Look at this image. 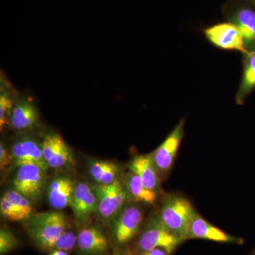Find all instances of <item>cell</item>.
I'll list each match as a JSON object with an SVG mask.
<instances>
[{
  "mask_svg": "<svg viewBox=\"0 0 255 255\" xmlns=\"http://www.w3.org/2000/svg\"><path fill=\"white\" fill-rule=\"evenodd\" d=\"M196 213L189 199L171 193L164 196L159 216L169 232L184 241L188 240L189 226Z\"/></svg>",
  "mask_w": 255,
  "mask_h": 255,
  "instance_id": "6da1fadb",
  "label": "cell"
},
{
  "mask_svg": "<svg viewBox=\"0 0 255 255\" xmlns=\"http://www.w3.org/2000/svg\"><path fill=\"white\" fill-rule=\"evenodd\" d=\"M66 216L60 211L32 214L26 221L27 232L37 246L50 251L52 243L68 229Z\"/></svg>",
  "mask_w": 255,
  "mask_h": 255,
  "instance_id": "7a4b0ae2",
  "label": "cell"
},
{
  "mask_svg": "<svg viewBox=\"0 0 255 255\" xmlns=\"http://www.w3.org/2000/svg\"><path fill=\"white\" fill-rule=\"evenodd\" d=\"M182 242L166 228L158 212L150 215L146 221L137 240V246L141 253L162 248L170 255Z\"/></svg>",
  "mask_w": 255,
  "mask_h": 255,
  "instance_id": "3957f363",
  "label": "cell"
},
{
  "mask_svg": "<svg viewBox=\"0 0 255 255\" xmlns=\"http://www.w3.org/2000/svg\"><path fill=\"white\" fill-rule=\"evenodd\" d=\"M223 16L226 21L240 30L246 52L255 50V9L243 0H228L223 4Z\"/></svg>",
  "mask_w": 255,
  "mask_h": 255,
  "instance_id": "277c9868",
  "label": "cell"
},
{
  "mask_svg": "<svg viewBox=\"0 0 255 255\" xmlns=\"http://www.w3.org/2000/svg\"><path fill=\"white\" fill-rule=\"evenodd\" d=\"M92 188L97 196V213L107 222H110L130 201L123 182L119 179L112 184H97Z\"/></svg>",
  "mask_w": 255,
  "mask_h": 255,
  "instance_id": "5b68a950",
  "label": "cell"
},
{
  "mask_svg": "<svg viewBox=\"0 0 255 255\" xmlns=\"http://www.w3.org/2000/svg\"><path fill=\"white\" fill-rule=\"evenodd\" d=\"M184 125L185 121L182 119L161 145L150 154L161 181L167 179L170 173L184 136Z\"/></svg>",
  "mask_w": 255,
  "mask_h": 255,
  "instance_id": "8992f818",
  "label": "cell"
},
{
  "mask_svg": "<svg viewBox=\"0 0 255 255\" xmlns=\"http://www.w3.org/2000/svg\"><path fill=\"white\" fill-rule=\"evenodd\" d=\"M143 220L141 208L135 204H127L110 221L112 236L118 245L131 241L138 233Z\"/></svg>",
  "mask_w": 255,
  "mask_h": 255,
  "instance_id": "52a82bcc",
  "label": "cell"
},
{
  "mask_svg": "<svg viewBox=\"0 0 255 255\" xmlns=\"http://www.w3.org/2000/svg\"><path fill=\"white\" fill-rule=\"evenodd\" d=\"M46 172L35 164L18 167L13 179V189L33 202L39 200L46 185Z\"/></svg>",
  "mask_w": 255,
  "mask_h": 255,
  "instance_id": "ba28073f",
  "label": "cell"
},
{
  "mask_svg": "<svg viewBox=\"0 0 255 255\" xmlns=\"http://www.w3.org/2000/svg\"><path fill=\"white\" fill-rule=\"evenodd\" d=\"M203 32L207 41L219 49L247 53L243 35L233 23H216L204 28Z\"/></svg>",
  "mask_w": 255,
  "mask_h": 255,
  "instance_id": "9c48e42d",
  "label": "cell"
},
{
  "mask_svg": "<svg viewBox=\"0 0 255 255\" xmlns=\"http://www.w3.org/2000/svg\"><path fill=\"white\" fill-rule=\"evenodd\" d=\"M43 158L50 168H62L75 163L73 153L59 134L50 132L41 143Z\"/></svg>",
  "mask_w": 255,
  "mask_h": 255,
  "instance_id": "30bf717a",
  "label": "cell"
},
{
  "mask_svg": "<svg viewBox=\"0 0 255 255\" xmlns=\"http://www.w3.org/2000/svg\"><path fill=\"white\" fill-rule=\"evenodd\" d=\"M70 206L77 221L82 226L87 225L98 210L97 196L92 188L85 182L76 184Z\"/></svg>",
  "mask_w": 255,
  "mask_h": 255,
  "instance_id": "8fae6325",
  "label": "cell"
},
{
  "mask_svg": "<svg viewBox=\"0 0 255 255\" xmlns=\"http://www.w3.org/2000/svg\"><path fill=\"white\" fill-rule=\"evenodd\" d=\"M13 164L21 167L26 164H35L44 170L49 167L43 158L41 144L31 137H22L13 144L11 149Z\"/></svg>",
  "mask_w": 255,
  "mask_h": 255,
  "instance_id": "7c38bea8",
  "label": "cell"
},
{
  "mask_svg": "<svg viewBox=\"0 0 255 255\" xmlns=\"http://www.w3.org/2000/svg\"><path fill=\"white\" fill-rule=\"evenodd\" d=\"M32 201L14 189L4 193L0 201L1 216L11 221H26L32 215Z\"/></svg>",
  "mask_w": 255,
  "mask_h": 255,
  "instance_id": "4fadbf2b",
  "label": "cell"
},
{
  "mask_svg": "<svg viewBox=\"0 0 255 255\" xmlns=\"http://www.w3.org/2000/svg\"><path fill=\"white\" fill-rule=\"evenodd\" d=\"M188 239H202L238 245L244 243L242 238L228 234L220 228L213 226L198 213L193 218L189 226Z\"/></svg>",
  "mask_w": 255,
  "mask_h": 255,
  "instance_id": "5bb4252c",
  "label": "cell"
},
{
  "mask_svg": "<svg viewBox=\"0 0 255 255\" xmlns=\"http://www.w3.org/2000/svg\"><path fill=\"white\" fill-rule=\"evenodd\" d=\"M129 169L138 176L146 187L159 194L162 191L161 181L150 154L137 155L129 164Z\"/></svg>",
  "mask_w": 255,
  "mask_h": 255,
  "instance_id": "9a60e30c",
  "label": "cell"
},
{
  "mask_svg": "<svg viewBox=\"0 0 255 255\" xmlns=\"http://www.w3.org/2000/svg\"><path fill=\"white\" fill-rule=\"evenodd\" d=\"M75 187L73 180L68 177H57L52 180L47 189L50 206L58 211L70 206Z\"/></svg>",
  "mask_w": 255,
  "mask_h": 255,
  "instance_id": "2e32d148",
  "label": "cell"
},
{
  "mask_svg": "<svg viewBox=\"0 0 255 255\" xmlns=\"http://www.w3.org/2000/svg\"><path fill=\"white\" fill-rule=\"evenodd\" d=\"M255 90V50L243 54V73L236 95V102L244 105L246 99Z\"/></svg>",
  "mask_w": 255,
  "mask_h": 255,
  "instance_id": "e0dca14e",
  "label": "cell"
},
{
  "mask_svg": "<svg viewBox=\"0 0 255 255\" xmlns=\"http://www.w3.org/2000/svg\"><path fill=\"white\" fill-rule=\"evenodd\" d=\"M38 120V112L33 103L30 101L21 100L13 107L9 125L15 130H26L34 127Z\"/></svg>",
  "mask_w": 255,
  "mask_h": 255,
  "instance_id": "ac0fdd59",
  "label": "cell"
},
{
  "mask_svg": "<svg viewBox=\"0 0 255 255\" xmlns=\"http://www.w3.org/2000/svg\"><path fill=\"white\" fill-rule=\"evenodd\" d=\"M78 246L84 254H100L108 249V241L99 228H86L79 233Z\"/></svg>",
  "mask_w": 255,
  "mask_h": 255,
  "instance_id": "d6986e66",
  "label": "cell"
},
{
  "mask_svg": "<svg viewBox=\"0 0 255 255\" xmlns=\"http://www.w3.org/2000/svg\"><path fill=\"white\" fill-rule=\"evenodd\" d=\"M123 184L129 199L132 202L154 204L157 201L158 194L147 189L140 178L131 171L124 176Z\"/></svg>",
  "mask_w": 255,
  "mask_h": 255,
  "instance_id": "ffe728a7",
  "label": "cell"
},
{
  "mask_svg": "<svg viewBox=\"0 0 255 255\" xmlns=\"http://www.w3.org/2000/svg\"><path fill=\"white\" fill-rule=\"evenodd\" d=\"M119 172L118 166L108 161H93L90 165V173L97 184H112L118 179Z\"/></svg>",
  "mask_w": 255,
  "mask_h": 255,
  "instance_id": "44dd1931",
  "label": "cell"
},
{
  "mask_svg": "<svg viewBox=\"0 0 255 255\" xmlns=\"http://www.w3.org/2000/svg\"><path fill=\"white\" fill-rule=\"evenodd\" d=\"M78 244V236L72 231H65L50 246V251H70Z\"/></svg>",
  "mask_w": 255,
  "mask_h": 255,
  "instance_id": "7402d4cb",
  "label": "cell"
},
{
  "mask_svg": "<svg viewBox=\"0 0 255 255\" xmlns=\"http://www.w3.org/2000/svg\"><path fill=\"white\" fill-rule=\"evenodd\" d=\"M13 101L9 94L4 92L0 96V130L2 131L5 126L9 125V117L14 107Z\"/></svg>",
  "mask_w": 255,
  "mask_h": 255,
  "instance_id": "603a6c76",
  "label": "cell"
},
{
  "mask_svg": "<svg viewBox=\"0 0 255 255\" xmlns=\"http://www.w3.org/2000/svg\"><path fill=\"white\" fill-rule=\"evenodd\" d=\"M18 246L17 238L9 230L1 229L0 231V254L4 255L14 251Z\"/></svg>",
  "mask_w": 255,
  "mask_h": 255,
  "instance_id": "cb8c5ba5",
  "label": "cell"
},
{
  "mask_svg": "<svg viewBox=\"0 0 255 255\" xmlns=\"http://www.w3.org/2000/svg\"><path fill=\"white\" fill-rule=\"evenodd\" d=\"M13 157L11 151H9L2 141L0 143V169L4 171L6 167L12 164Z\"/></svg>",
  "mask_w": 255,
  "mask_h": 255,
  "instance_id": "d4e9b609",
  "label": "cell"
},
{
  "mask_svg": "<svg viewBox=\"0 0 255 255\" xmlns=\"http://www.w3.org/2000/svg\"><path fill=\"white\" fill-rule=\"evenodd\" d=\"M140 255H169V254L162 248H156L152 251L142 252Z\"/></svg>",
  "mask_w": 255,
  "mask_h": 255,
  "instance_id": "484cf974",
  "label": "cell"
},
{
  "mask_svg": "<svg viewBox=\"0 0 255 255\" xmlns=\"http://www.w3.org/2000/svg\"><path fill=\"white\" fill-rule=\"evenodd\" d=\"M113 255H133L128 250L117 249L114 251Z\"/></svg>",
  "mask_w": 255,
  "mask_h": 255,
  "instance_id": "4316f807",
  "label": "cell"
},
{
  "mask_svg": "<svg viewBox=\"0 0 255 255\" xmlns=\"http://www.w3.org/2000/svg\"><path fill=\"white\" fill-rule=\"evenodd\" d=\"M48 255H68L67 252L63 251H53Z\"/></svg>",
  "mask_w": 255,
  "mask_h": 255,
  "instance_id": "83f0119b",
  "label": "cell"
},
{
  "mask_svg": "<svg viewBox=\"0 0 255 255\" xmlns=\"http://www.w3.org/2000/svg\"><path fill=\"white\" fill-rule=\"evenodd\" d=\"M243 1L248 3V4L251 5V6H253L255 9V0H243Z\"/></svg>",
  "mask_w": 255,
  "mask_h": 255,
  "instance_id": "f1b7e54d",
  "label": "cell"
},
{
  "mask_svg": "<svg viewBox=\"0 0 255 255\" xmlns=\"http://www.w3.org/2000/svg\"><path fill=\"white\" fill-rule=\"evenodd\" d=\"M254 255H255V254Z\"/></svg>",
  "mask_w": 255,
  "mask_h": 255,
  "instance_id": "f546056e",
  "label": "cell"
}]
</instances>
